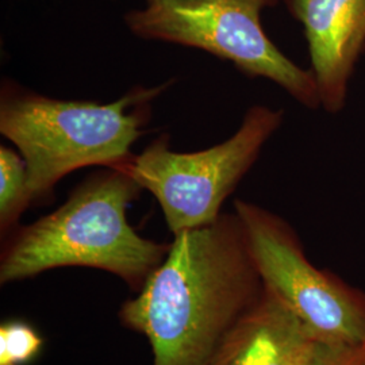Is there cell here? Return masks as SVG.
<instances>
[{"label":"cell","instance_id":"obj_1","mask_svg":"<svg viewBox=\"0 0 365 365\" xmlns=\"http://www.w3.org/2000/svg\"><path fill=\"white\" fill-rule=\"evenodd\" d=\"M170 244L119 318L149 341L153 365H209L265 286L235 211L173 235Z\"/></svg>","mask_w":365,"mask_h":365},{"label":"cell","instance_id":"obj_2","mask_svg":"<svg viewBox=\"0 0 365 365\" xmlns=\"http://www.w3.org/2000/svg\"><path fill=\"white\" fill-rule=\"evenodd\" d=\"M143 191L125 170H93L58 209L3 238L0 283L84 267L115 274L138 292L170 245L138 235L128 220L129 206Z\"/></svg>","mask_w":365,"mask_h":365},{"label":"cell","instance_id":"obj_3","mask_svg":"<svg viewBox=\"0 0 365 365\" xmlns=\"http://www.w3.org/2000/svg\"><path fill=\"white\" fill-rule=\"evenodd\" d=\"M135 86L110 103L63 101L10 78L0 88V133L27 170L31 206L51 202L57 182L87 167L122 168L152 119L153 102L172 86Z\"/></svg>","mask_w":365,"mask_h":365},{"label":"cell","instance_id":"obj_4","mask_svg":"<svg viewBox=\"0 0 365 365\" xmlns=\"http://www.w3.org/2000/svg\"><path fill=\"white\" fill-rule=\"evenodd\" d=\"M283 117V110L252 106L229 140L190 153L173 152L170 134H161L119 170L156 197L172 235L202 227L221 217Z\"/></svg>","mask_w":365,"mask_h":365},{"label":"cell","instance_id":"obj_5","mask_svg":"<svg viewBox=\"0 0 365 365\" xmlns=\"http://www.w3.org/2000/svg\"><path fill=\"white\" fill-rule=\"evenodd\" d=\"M277 0H157L123 19L138 38L195 48L229 61L250 78L274 81L300 105L321 106L313 72L279 51L261 25Z\"/></svg>","mask_w":365,"mask_h":365},{"label":"cell","instance_id":"obj_6","mask_svg":"<svg viewBox=\"0 0 365 365\" xmlns=\"http://www.w3.org/2000/svg\"><path fill=\"white\" fill-rule=\"evenodd\" d=\"M235 211L265 288L309 329L314 339L365 348V294L318 269L306 257L299 237L269 210L237 199Z\"/></svg>","mask_w":365,"mask_h":365},{"label":"cell","instance_id":"obj_7","mask_svg":"<svg viewBox=\"0 0 365 365\" xmlns=\"http://www.w3.org/2000/svg\"><path fill=\"white\" fill-rule=\"evenodd\" d=\"M284 1L304 29L321 106L327 113H339L365 48V0Z\"/></svg>","mask_w":365,"mask_h":365},{"label":"cell","instance_id":"obj_8","mask_svg":"<svg viewBox=\"0 0 365 365\" xmlns=\"http://www.w3.org/2000/svg\"><path fill=\"white\" fill-rule=\"evenodd\" d=\"M313 339L299 318L265 288L209 365H299Z\"/></svg>","mask_w":365,"mask_h":365},{"label":"cell","instance_id":"obj_9","mask_svg":"<svg viewBox=\"0 0 365 365\" xmlns=\"http://www.w3.org/2000/svg\"><path fill=\"white\" fill-rule=\"evenodd\" d=\"M31 206L27 188V170L21 153L0 148V233L7 237L19 226L22 214Z\"/></svg>","mask_w":365,"mask_h":365},{"label":"cell","instance_id":"obj_10","mask_svg":"<svg viewBox=\"0 0 365 365\" xmlns=\"http://www.w3.org/2000/svg\"><path fill=\"white\" fill-rule=\"evenodd\" d=\"M43 339L24 321H7L0 327V365H29L38 357Z\"/></svg>","mask_w":365,"mask_h":365},{"label":"cell","instance_id":"obj_11","mask_svg":"<svg viewBox=\"0 0 365 365\" xmlns=\"http://www.w3.org/2000/svg\"><path fill=\"white\" fill-rule=\"evenodd\" d=\"M299 365H365V348L354 349L313 339Z\"/></svg>","mask_w":365,"mask_h":365},{"label":"cell","instance_id":"obj_12","mask_svg":"<svg viewBox=\"0 0 365 365\" xmlns=\"http://www.w3.org/2000/svg\"><path fill=\"white\" fill-rule=\"evenodd\" d=\"M155 1H157V0H146V3H148V4H150V3H155Z\"/></svg>","mask_w":365,"mask_h":365}]
</instances>
